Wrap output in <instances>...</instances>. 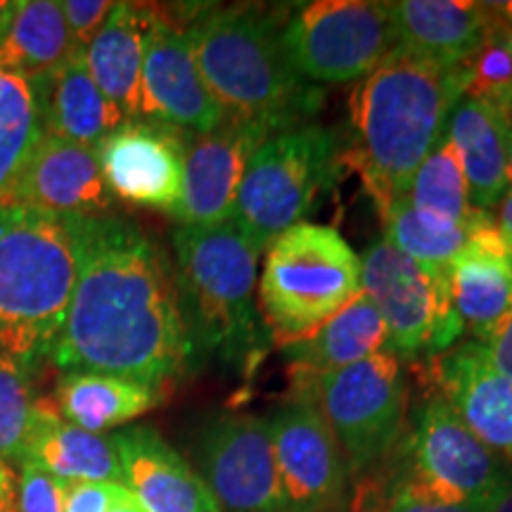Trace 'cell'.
<instances>
[{
	"label": "cell",
	"instance_id": "3957f363",
	"mask_svg": "<svg viewBox=\"0 0 512 512\" xmlns=\"http://www.w3.org/2000/svg\"><path fill=\"white\" fill-rule=\"evenodd\" d=\"M185 29L202 79L226 117L285 131L309 114L311 88L287 60L283 29L268 12L252 5L204 10Z\"/></svg>",
	"mask_w": 512,
	"mask_h": 512
},
{
	"label": "cell",
	"instance_id": "30bf717a",
	"mask_svg": "<svg viewBox=\"0 0 512 512\" xmlns=\"http://www.w3.org/2000/svg\"><path fill=\"white\" fill-rule=\"evenodd\" d=\"M316 403L335 434L349 472H366L399 444L406 422V375L389 351L309 382Z\"/></svg>",
	"mask_w": 512,
	"mask_h": 512
},
{
	"label": "cell",
	"instance_id": "4316f807",
	"mask_svg": "<svg viewBox=\"0 0 512 512\" xmlns=\"http://www.w3.org/2000/svg\"><path fill=\"white\" fill-rule=\"evenodd\" d=\"M162 389L100 373H64L55 389L60 415L81 430L102 434L140 418L162 401Z\"/></svg>",
	"mask_w": 512,
	"mask_h": 512
},
{
	"label": "cell",
	"instance_id": "1f68e13d",
	"mask_svg": "<svg viewBox=\"0 0 512 512\" xmlns=\"http://www.w3.org/2000/svg\"><path fill=\"white\" fill-rule=\"evenodd\" d=\"M34 401L29 373L15 358L0 354V460L22 465Z\"/></svg>",
	"mask_w": 512,
	"mask_h": 512
},
{
	"label": "cell",
	"instance_id": "ba28073f",
	"mask_svg": "<svg viewBox=\"0 0 512 512\" xmlns=\"http://www.w3.org/2000/svg\"><path fill=\"white\" fill-rule=\"evenodd\" d=\"M396 475L434 501L484 512L512 477V463L482 444L444 396L430 392L408 420Z\"/></svg>",
	"mask_w": 512,
	"mask_h": 512
},
{
	"label": "cell",
	"instance_id": "60d3db41",
	"mask_svg": "<svg viewBox=\"0 0 512 512\" xmlns=\"http://www.w3.org/2000/svg\"><path fill=\"white\" fill-rule=\"evenodd\" d=\"M15 479H12V472L8 465L0 467V510L15 508Z\"/></svg>",
	"mask_w": 512,
	"mask_h": 512
},
{
	"label": "cell",
	"instance_id": "8fae6325",
	"mask_svg": "<svg viewBox=\"0 0 512 512\" xmlns=\"http://www.w3.org/2000/svg\"><path fill=\"white\" fill-rule=\"evenodd\" d=\"M280 41L306 81H361L396 50L392 8L380 0H320L294 12Z\"/></svg>",
	"mask_w": 512,
	"mask_h": 512
},
{
	"label": "cell",
	"instance_id": "f6af8a7d",
	"mask_svg": "<svg viewBox=\"0 0 512 512\" xmlns=\"http://www.w3.org/2000/svg\"><path fill=\"white\" fill-rule=\"evenodd\" d=\"M505 181H508V188H512V140L508 150V164H505Z\"/></svg>",
	"mask_w": 512,
	"mask_h": 512
},
{
	"label": "cell",
	"instance_id": "52a82bcc",
	"mask_svg": "<svg viewBox=\"0 0 512 512\" xmlns=\"http://www.w3.org/2000/svg\"><path fill=\"white\" fill-rule=\"evenodd\" d=\"M337 140L320 126L273 133L249 159L230 221L261 254L304 223L337 178Z\"/></svg>",
	"mask_w": 512,
	"mask_h": 512
},
{
	"label": "cell",
	"instance_id": "5bb4252c",
	"mask_svg": "<svg viewBox=\"0 0 512 512\" xmlns=\"http://www.w3.org/2000/svg\"><path fill=\"white\" fill-rule=\"evenodd\" d=\"M287 512H337L349 467L335 434L309 396H299L268 420Z\"/></svg>",
	"mask_w": 512,
	"mask_h": 512
},
{
	"label": "cell",
	"instance_id": "277c9868",
	"mask_svg": "<svg viewBox=\"0 0 512 512\" xmlns=\"http://www.w3.org/2000/svg\"><path fill=\"white\" fill-rule=\"evenodd\" d=\"M76 283L74 240L64 216L0 207V354L24 370L50 358Z\"/></svg>",
	"mask_w": 512,
	"mask_h": 512
},
{
	"label": "cell",
	"instance_id": "8d00e7d4",
	"mask_svg": "<svg viewBox=\"0 0 512 512\" xmlns=\"http://www.w3.org/2000/svg\"><path fill=\"white\" fill-rule=\"evenodd\" d=\"M126 494V486L112 482H74L64 489V512H110Z\"/></svg>",
	"mask_w": 512,
	"mask_h": 512
},
{
	"label": "cell",
	"instance_id": "8992f818",
	"mask_svg": "<svg viewBox=\"0 0 512 512\" xmlns=\"http://www.w3.org/2000/svg\"><path fill=\"white\" fill-rule=\"evenodd\" d=\"M361 294V256L330 226L299 223L266 249L259 306L275 344L302 342Z\"/></svg>",
	"mask_w": 512,
	"mask_h": 512
},
{
	"label": "cell",
	"instance_id": "83f0119b",
	"mask_svg": "<svg viewBox=\"0 0 512 512\" xmlns=\"http://www.w3.org/2000/svg\"><path fill=\"white\" fill-rule=\"evenodd\" d=\"M72 36L55 0H19L0 38V69L27 79L53 72L74 53Z\"/></svg>",
	"mask_w": 512,
	"mask_h": 512
},
{
	"label": "cell",
	"instance_id": "6da1fadb",
	"mask_svg": "<svg viewBox=\"0 0 512 512\" xmlns=\"http://www.w3.org/2000/svg\"><path fill=\"white\" fill-rule=\"evenodd\" d=\"M76 283L50 361L164 389L195 354L176 275L138 223L114 214L64 216Z\"/></svg>",
	"mask_w": 512,
	"mask_h": 512
},
{
	"label": "cell",
	"instance_id": "d6a6232c",
	"mask_svg": "<svg viewBox=\"0 0 512 512\" xmlns=\"http://www.w3.org/2000/svg\"><path fill=\"white\" fill-rule=\"evenodd\" d=\"M463 91L467 98L486 100L491 105L505 107L512 100V53L501 29H494L482 48L460 64Z\"/></svg>",
	"mask_w": 512,
	"mask_h": 512
},
{
	"label": "cell",
	"instance_id": "7402d4cb",
	"mask_svg": "<svg viewBox=\"0 0 512 512\" xmlns=\"http://www.w3.org/2000/svg\"><path fill=\"white\" fill-rule=\"evenodd\" d=\"M43 131L72 143L98 147L126 124V114L105 98L86 67L83 50H74L53 72L34 79Z\"/></svg>",
	"mask_w": 512,
	"mask_h": 512
},
{
	"label": "cell",
	"instance_id": "d6986e66",
	"mask_svg": "<svg viewBox=\"0 0 512 512\" xmlns=\"http://www.w3.org/2000/svg\"><path fill=\"white\" fill-rule=\"evenodd\" d=\"M427 375L472 434L512 463V380L496 373L477 342L430 358Z\"/></svg>",
	"mask_w": 512,
	"mask_h": 512
},
{
	"label": "cell",
	"instance_id": "f1b7e54d",
	"mask_svg": "<svg viewBox=\"0 0 512 512\" xmlns=\"http://www.w3.org/2000/svg\"><path fill=\"white\" fill-rule=\"evenodd\" d=\"M43 133L34 79L0 69V207L10 204Z\"/></svg>",
	"mask_w": 512,
	"mask_h": 512
},
{
	"label": "cell",
	"instance_id": "ee69618b",
	"mask_svg": "<svg viewBox=\"0 0 512 512\" xmlns=\"http://www.w3.org/2000/svg\"><path fill=\"white\" fill-rule=\"evenodd\" d=\"M10 15H12V3H0V38H3L5 29H8Z\"/></svg>",
	"mask_w": 512,
	"mask_h": 512
},
{
	"label": "cell",
	"instance_id": "e575fe53",
	"mask_svg": "<svg viewBox=\"0 0 512 512\" xmlns=\"http://www.w3.org/2000/svg\"><path fill=\"white\" fill-rule=\"evenodd\" d=\"M67 484L43 470L41 465L24 460L19 465V484L15 494L17 512H64Z\"/></svg>",
	"mask_w": 512,
	"mask_h": 512
},
{
	"label": "cell",
	"instance_id": "d4e9b609",
	"mask_svg": "<svg viewBox=\"0 0 512 512\" xmlns=\"http://www.w3.org/2000/svg\"><path fill=\"white\" fill-rule=\"evenodd\" d=\"M145 27V5L114 3L107 22L83 53L95 86L126 114L128 121L140 119Z\"/></svg>",
	"mask_w": 512,
	"mask_h": 512
},
{
	"label": "cell",
	"instance_id": "74e56055",
	"mask_svg": "<svg viewBox=\"0 0 512 512\" xmlns=\"http://www.w3.org/2000/svg\"><path fill=\"white\" fill-rule=\"evenodd\" d=\"M479 347H482L489 366L496 373L512 380V311L496 325V330Z\"/></svg>",
	"mask_w": 512,
	"mask_h": 512
},
{
	"label": "cell",
	"instance_id": "7bdbcfd3",
	"mask_svg": "<svg viewBox=\"0 0 512 512\" xmlns=\"http://www.w3.org/2000/svg\"><path fill=\"white\" fill-rule=\"evenodd\" d=\"M110 512H147V510L138 503V498L126 489V494L121 496L117 503H114V508Z\"/></svg>",
	"mask_w": 512,
	"mask_h": 512
},
{
	"label": "cell",
	"instance_id": "e0dca14e",
	"mask_svg": "<svg viewBox=\"0 0 512 512\" xmlns=\"http://www.w3.org/2000/svg\"><path fill=\"white\" fill-rule=\"evenodd\" d=\"M448 290L463 328L482 344L512 311V254L491 211L477 209L470 245L446 266Z\"/></svg>",
	"mask_w": 512,
	"mask_h": 512
},
{
	"label": "cell",
	"instance_id": "cb8c5ba5",
	"mask_svg": "<svg viewBox=\"0 0 512 512\" xmlns=\"http://www.w3.org/2000/svg\"><path fill=\"white\" fill-rule=\"evenodd\" d=\"M444 138L463 162L470 202L477 209H494L508 190L505 164L512 124L501 107L463 95L453 107Z\"/></svg>",
	"mask_w": 512,
	"mask_h": 512
},
{
	"label": "cell",
	"instance_id": "7dc6e473",
	"mask_svg": "<svg viewBox=\"0 0 512 512\" xmlns=\"http://www.w3.org/2000/svg\"><path fill=\"white\" fill-rule=\"evenodd\" d=\"M0 512H17V508H10V510H0Z\"/></svg>",
	"mask_w": 512,
	"mask_h": 512
},
{
	"label": "cell",
	"instance_id": "4fadbf2b",
	"mask_svg": "<svg viewBox=\"0 0 512 512\" xmlns=\"http://www.w3.org/2000/svg\"><path fill=\"white\" fill-rule=\"evenodd\" d=\"M140 119L174 126L190 136H204L226 121V112L197 67L188 29L157 8H147Z\"/></svg>",
	"mask_w": 512,
	"mask_h": 512
},
{
	"label": "cell",
	"instance_id": "d590c367",
	"mask_svg": "<svg viewBox=\"0 0 512 512\" xmlns=\"http://www.w3.org/2000/svg\"><path fill=\"white\" fill-rule=\"evenodd\" d=\"M60 8L74 48L86 53L88 43L93 41L114 10V3H110V0H64Z\"/></svg>",
	"mask_w": 512,
	"mask_h": 512
},
{
	"label": "cell",
	"instance_id": "603a6c76",
	"mask_svg": "<svg viewBox=\"0 0 512 512\" xmlns=\"http://www.w3.org/2000/svg\"><path fill=\"white\" fill-rule=\"evenodd\" d=\"M24 460L41 465L64 484L112 482L124 486L112 437L86 432L67 422L53 399L34 401Z\"/></svg>",
	"mask_w": 512,
	"mask_h": 512
},
{
	"label": "cell",
	"instance_id": "836d02e7",
	"mask_svg": "<svg viewBox=\"0 0 512 512\" xmlns=\"http://www.w3.org/2000/svg\"><path fill=\"white\" fill-rule=\"evenodd\" d=\"M356 512H477L465 505H446L420 494L406 479L394 475L387 484L366 486L356 498Z\"/></svg>",
	"mask_w": 512,
	"mask_h": 512
},
{
	"label": "cell",
	"instance_id": "f546056e",
	"mask_svg": "<svg viewBox=\"0 0 512 512\" xmlns=\"http://www.w3.org/2000/svg\"><path fill=\"white\" fill-rule=\"evenodd\" d=\"M477 211V209H475ZM384 240L401 254L432 266H448L470 245V221L444 223L422 214L406 197H399L382 211ZM475 216V214H472Z\"/></svg>",
	"mask_w": 512,
	"mask_h": 512
},
{
	"label": "cell",
	"instance_id": "c3c4849f",
	"mask_svg": "<svg viewBox=\"0 0 512 512\" xmlns=\"http://www.w3.org/2000/svg\"><path fill=\"white\" fill-rule=\"evenodd\" d=\"M3 465H5V463H3V460H0V467H3Z\"/></svg>",
	"mask_w": 512,
	"mask_h": 512
},
{
	"label": "cell",
	"instance_id": "bcb514c9",
	"mask_svg": "<svg viewBox=\"0 0 512 512\" xmlns=\"http://www.w3.org/2000/svg\"><path fill=\"white\" fill-rule=\"evenodd\" d=\"M505 114H508V119H510V124H512V100H510V105L505 107Z\"/></svg>",
	"mask_w": 512,
	"mask_h": 512
},
{
	"label": "cell",
	"instance_id": "ab89813d",
	"mask_svg": "<svg viewBox=\"0 0 512 512\" xmlns=\"http://www.w3.org/2000/svg\"><path fill=\"white\" fill-rule=\"evenodd\" d=\"M486 5H489L496 27L503 31L505 43H508L512 53V3H486Z\"/></svg>",
	"mask_w": 512,
	"mask_h": 512
},
{
	"label": "cell",
	"instance_id": "7c38bea8",
	"mask_svg": "<svg viewBox=\"0 0 512 512\" xmlns=\"http://www.w3.org/2000/svg\"><path fill=\"white\" fill-rule=\"evenodd\" d=\"M197 467L216 505L228 512H287L266 418L219 415L197 439Z\"/></svg>",
	"mask_w": 512,
	"mask_h": 512
},
{
	"label": "cell",
	"instance_id": "ffe728a7",
	"mask_svg": "<svg viewBox=\"0 0 512 512\" xmlns=\"http://www.w3.org/2000/svg\"><path fill=\"white\" fill-rule=\"evenodd\" d=\"M124 486L147 512H221L207 484L150 425L112 434Z\"/></svg>",
	"mask_w": 512,
	"mask_h": 512
},
{
	"label": "cell",
	"instance_id": "9c48e42d",
	"mask_svg": "<svg viewBox=\"0 0 512 512\" xmlns=\"http://www.w3.org/2000/svg\"><path fill=\"white\" fill-rule=\"evenodd\" d=\"M361 292L375 304L396 358L439 356L463 335L444 266L401 254L380 238L361 256Z\"/></svg>",
	"mask_w": 512,
	"mask_h": 512
},
{
	"label": "cell",
	"instance_id": "5b68a950",
	"mask_svg": "<svg viewBox=\"0 0 512 512\" xmlns=\"http://www.w3.org/2000/svg\"><path fill=\"white\" fill-rule=\"evenodd\" d=\"M176 287L195 351L228 361L249 356L256 342L254 285L261 252L235 228L178 226Z\"/></svg>",
	"mask_w": 512,
	"mask_h": 512
},
{
	"label": "cell",
	"instance_id": "7a4b0ae2",
	"mask_svg": "<svg viewBox=\"0 0 512 512\" xmlns=\"http://www.w3.org/2000/svg\"><path fill=\"white\" fill-rule=\"evenodd\" d=\"M460 67H441L394 50L351 93L356 147L349 164L377 211L406 195L415 171L444 138L463 98Z\"/></svg>",
	"mask_w": 512,
	"mask_h": 512
},
{
	"label": "cell",
	"instance_id": "44dd1931",
	"mask_svg": "<svg viewBox=\"0 0 512 512\" xmlns=\"http://www.w3.org/2000/svg\"><path fill=\"white\" fill-rule=\"evenodd\" d=\"M389 8L396 50L441 67H460L496 29L489 5L475 0H401Z\"/></svg>",
	"mask_w": 512,
	"mask_h": 512
},
{
	"label": "cell",
	"instance_id": "4dcf8cb0",
	"mask_svg": "<svg viewBox=\"0 0 512 512\" xmlns=\"http://www.w3.org/2000/svg\"><path fill=\"white\" fill-rule=\"evenodd\" d=\"M403 197L422 214L458 226L470 221L477 209L470 202V185L463 162L446 138H441L430 157L420 164Z\"/></svg>",
	"mask_w": 512,
	"mask_h": 512
},
{
	"label": "cell",
	"instance_id": "484cf974",
	"mask_svg": "<svg viewBox=\"0 0 512 512\" xmlns=\"http://www.w3.org/2000/svg\"><path fill=\"white\" fill-rule=\"evenodd\" d=\"M389 332L375 304L366 294H358L325 320L311 337L287 344L285 354L292 368L306 377V384L320 375L349 368L358 361L387 351Z\"/></svg>",
	"mask_w": 512,
	"mask_h": 512
},
{
	"label": "cell",
	"instance_id": "f35d334b",
	"mask_svg": "<svg viewBox=\"0 0 512 512\" xmlns=\"http://www.w3.org/2000/svg\"><path fill=\"white\" fill-rule=\"evenodd\" d=\"M498 228H501V235L508 245L510 254H512V188L505 190V195L498 202V216H496Z\"/></svg>",
	"mask_w": 512,
	"mask_h": 512
},
{
	"label": "cell",
	"instance_id": "9a60e30c",
	"mask_svg": "<svg viewBox=\"0 0 512 512\" xmlns=\"http://www.w3.org/2000/svg\"><path fill=\"white\" fill-rule=\"evenodd\" d=\"M190 133L150 119L121 124L95 147L112 197L174 214L183 192V157Z\"/></svg>",
	"mask_w": 512,
	"mask_h": 512
},
{
	"label": "cell",
	"instance_id": "b9f144b4",
	"mask_svg": "<svg viewBox=\"0 0 512 512\" xmlns=\"http://www.w3.org/2000/svg\"><path fill=\"white\" fill-rule=\"evenodd\" d=\"M484 512H512V477L505 482V486L498 494L491 498Z\"/></svg>",
	"mask_w": 512,
	"mask_h": 512
},
{
	"label": "cell",
	"instance_id": "2e32d148",
	"mask_svg": "<svg viewBox=\"0 0 512 512\" xmlns=\"http://www.w3.org/2000/svg\"><path fill=\"white\" fill-rule=\"evenodd\" d=\"M278 128L226 117L204 136H190L183 157V192L174 216L181 226H221L233 216L249 159Z\"/></svg>",
	"mask_w": 512,
	"mask_h": 512
},
{
	"label": "cell",
	"instance_id": "ac0fdd59",
	"mask_svg": "<svg viewBox=\"0 0 512 512\" xmlns=\"http://www.w3.org/2000/svg\"><path fill=\"white\" fill-rule=\"evenodd\" d=\"M10 204L57 216L107 214L112 192L102 178L98 152L43 133L12 192Z\"/></svg>",
	"mask_w": 512,
	"mask_h": 512
}]
</instances>
